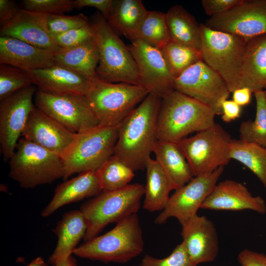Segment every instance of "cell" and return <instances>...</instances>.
<instances>
[{"mask_svg":"<svg viewBox=\"0 0 266 266\" xmlns=\"http://www.w3.org/2000/svg\"><path fill=\"white\" fill-rule=\"evenodd\" d=\"M134 170L113 155L96 171L102 192L117 190L129 185Z\"/></svg>","mask_w":266,"mask_h":266,"instance_id":"1f68e13d","label":"cell"},{"mask_svg":"<svg viewBox=\"0 0 266 266\" xmlns=\"http://www.w3.org/2000/svg\"><path fill=\"white\" fill-rule=\"evenodd\" d=\"M161 51L175 79L189 67L202 61L200 50L170 40Z\"/></svg>","mask_w":266,"mask_h":266,"instance_id":"d6a6232c","label":"cell"},{"mask_svg":"<svg viewBox=\"0 0 266 266\" xmlns=\"http://www.w3.org/2000/svg\"><path fill=\"white\" fill-rule=\"evenodd\" d=\"M161 98L149 93L119 125L113 155L133 170L145 168L157 138Z\"/></svg>","mask_w":266,"mask_h":266,"instance_id":"6da1fadb","label":"cell"},{"mask_svg":"<svg viewBox=\"0 0 266 266\" xmlns=\"http://www.w3.org/2000/svg\"><path fill=\"white\" fill-rule=\"evenodd\" d=\"M147 10L141 0H113L106 19L117 34L132 42L137 39L139 27Z\"/></svg>","mask_w":266,"mask_h":266,"instance_id":"4316f807","label":"cell"},{"mask_svg":"<svg viewBox=\"0 0 266 266\" xmlns=\"http://www.w3.org/2000/svg\"><path fill=\"white\" fill-rule=\"evenodd\" d=\"M137 39L161 50L170 41L165 13L147 10L139 27Z\"/></svg>","mask_w":266,"mask_h":266,"instance_id":"836d02e7","label":"cell"},{"mask_svg":"<svg viewBox=\"0 0 266 266\" xmlns=\"http://www.w3.org/2000/svg\"><path fill=\"white\" fill-rule=\"evenodd\" d=\"M55 266H78L75 259L72 256Z\"/></svg>","mask_w":266,"mask_h":266,"instance_id":"7dc6e473","label":"cell"},{"mask_svg":"<svg viewBox=\"0 0 266 266\" xmlns=\"http://www.w3.org/2000/svg\"><path fill=\"white\" fill-rule=\"evenodd\" d=\"M9 164V177L25 189L50 184L64 176L60 155L22 137L17 142Z\"/></svg>","mask_w":266,"mask_h":266,"instance_id":"8992f818","label":"cell"},{"mask_svg":"<svg viewBox=\"0 0 266 266\" xmlns=\"http://www.w3.org/2000/svg\"><path fill=\"white\" fill-rule=\"evenodd\" d=\"M202 60L225 81L231 93L239 88L247 41L236 35L200 25Z\"/></svg>","mask_w":266,"mask_h":266,"instance_id":"9c48e42d","label":"cell"},{"mask_svg":"<svg viewBox=\"0 0 266 266\" xmlns=\"http://www.w3.org/2000/svg\"><path fill=\"white\" fill-rule=\"evenodd\" d=\"M88 228L87 221L80 210L65 213L54 230L58 241L49 259L53 266L71 256L77 245L84 237Z\"/></svg>","mask_w":266,"mask_h":266,"instance_id":"cb8c5ba5","label":"cell"},{"mask_svg":"<svg viewBox=\"0 0 266 266\" xmlns=\"http://www.w3.org/2000/svg\"><path fill=\"white\" fill-rule=\"evenodd\" d=\"M200 208L229 211L250 210L263 214L266 212V203L263 198L253 196L241 183L228 179L216 184Z\"/></svg>","mask_w":266,"mask_h":266,"instance_id":"ffe728a7","label":"cell"},{"mask_svg":"<svg viewBox=\"0 0 266 266\" xmlns=\"http://www.w3.org/2000/svg\"><path fill=\"white\" fill-rule=\"evenodd\" d=\"M88 18L83 13L68 16L64 14H48L47 25L52 36L90 24Z\"/></svg>","mask_w":266,"mask_h":266,"instance_id":"8d00e7d4","label":"cell"},{"mask_svg":"<svg viewBox=\"0 0 266 266\" xmlns=\"http://www.w3.org/2000/svg\"><path fill=\"white\" fill-rule=\"evenodd\" d=\"M165 14L170 40L200 50V25L194 16L179 5L171 6Z\"/></svg>","mask_w":266,"mask_h":266,"instance_id":"f1b7e54d","label":"cell"},{"mask_svg":"<svg viewBox=\"0 0 266 266\" xmlns=\"http://www.w3.org/2000/svg\"><path fill=\"white\" fill-rule=\"evenodd\" d=\"M52 36L55 44L62 49L78 46L93 38L90 23L86 26Z\"/></svg>","mask_w":266,"mask_h":266,"instance_id":"ab89813d","label":"cell"},{"mask_svg":"<svg viewBox=\"0 0 266 266\" xmlns=\"http://www.w3.org/2000/svg\"><path fill=\"white\" fill-rule=\"evenodd\" d=\"M128 47L136 64L140 85L161 99L174 90L171 74L160 50L136 39Z\"/></svg>","mask_w":266,"mask_h":266,"instance_id":"2e32d148","label":"cell"},{"mask_svg":"<svg viewBox=\"0 0 266 266\" xmlns=\"http://www.w3.org/2000/svg\"><path fill=\"white\" fill-rule=\"evenodd\" d=\"M181 225L182 242L192 262L198 266L214 261L219 252V240L213 223L197 214Z\"/></svg>","mask_w":266,"mask_h":266,"instance_id":"e0dca14e","label":"cell"},{"mask_svg":"<svg viewBox=\"0 0 266 266\" xmlns=\"http://www.w3.org/2000/svg\"><path fill=\"white\" fill-rule=\"evenodd\" d=\"M243 0H202L205 13L210 17L223 13L239 4Z\"/></svg>","mask_w":266,"mask_h":266,"instance_id":"60d3db41","label":"cell"},{"mask_svg":"<svg viewBox=\"0 0 266 266\" xmlns=\"http://www.w3.org/2000/svg\"><path fill=\"white\" fill-rule=\"evenodd\" d=\"M230 158L248 168L266 188V148L255 143L233 139Z\"/></svg>","mask_w":266,"mask_h":266,"instance_id":"4dcf8cb0","label":"cell"},{"mask_svg":"<svg viewBox=\"0 0 266 266\" xmlns=\"http://www.w3.org/2000/svg\"><path fill=\"white\" fill-rule=\"evenodd\" d=\"M113 0H75L74 8H81L91 7L98 9L106 19L109 12Z\"/></svg>","mask_w":266,"mask_h":266,"instance_id":"7bdbcfd3","label":"cell"},{"mask_svg":"<svg viewBox=\"0 0 266 266\" xmlns=\"http://www.w3.org/2000/svg\"><path fill=\"white\" fill-rule=\"evenodd\" d=\"M20 10L18 5L14 1L0 0V26L13 18Z\"/></svg>","mask_w":266,"mask_h":266,"instance_id":"ee69618b","label":"cell"},{"mask_svg":"<svg viewBox=\"0 0 266 266\" xmlns=\"http://www.w3.org/2000/svg\"><path fill=\"white\" fill-rule=\"evenodd\" d=\"M149 94L140 85L110 83L98 79L92 83L86 96L99 125L116 127Z\"/></svg>","mask_w":266,"mask_h":266,"instance_id":"ba28073f","label":"cell"},{"mask_svg":"<svg viewBox=\"0 0 266 266\" xmlns=\"http://www.w3.org/2000/svg\"><path fill=\"white\" fill-rule=\"evenodd\" d=\"M90 22L100 55L98 78L110 83L140 85L137 66L128 46L100 12L94 14Z\"/></svg>","mask_w":266,"mask_h":266,"instance_id":"3957f363","label":"cell"},{"mask_svg":"<svg viewBox=\"0 0 266 266\" xmlns=\"http://www.w3.org/2000/svg\"><path fill=\"white\" fill-rule=\"evenodd\" d=\"M145 169L146 181L144 187L143 208L149 212L162 211L169 200L172 187L156 159L150 158Z\"/></svg>","mask_w":266,"mask_h":266,"instance_id":"f546056e","label":"cell"},{"mask_svg":"<svg viewBox=\"0 0 266 266\" xmlns=\"http://www.w3.org/2000/svg\"><path fill=\"white\" fill-rule=\"evenodd\" d=\"M153 153L172 190L183 186L194 177L189 164L176 143L158 140Z\"/></svg>","mask_w":266,"mask_h":266,"instance_id":"484cf974","label":"cell"},{"mask_svg":"<svg viewBox=\"0 0 266 266\" xmlns=\"http://www.w3.org/2000/svg\"><path fill=\"white\" fill-rule=\"evenodd\" d=\"M240 266H266V255L253 250L244 249L237 257Z\"/></svg>","mask_w":266,"mask_h":266,"instance_id":"b9f144b4","label":"cell"},{"mask_svg":"<svg viewBox=\"0 0 266 266\" xmlns=\"http://www.w3.org/2000/svg\"><path fill=\"white\" fill-rule=\"evenodd\" d=\"M75 134L35 106L21 136L60 155L72 142Z\"/></svg>","mask_w":266,"mask_h":266,"instance_id":"d6986e66","label":"cell"},{"mask_svg":"<svg viewBox=\"0 0 266 266\" xmlns=\"http://www.w3.org/2000/svg\"><path fill=\"white\" fill-rule=\"evenodd\" d=\"M24 9L47 14H60L71 10L74 7L72 0H24Z\"/></svg>","mask_w":266,"mask_h":266,"instance_id":"f35d334b","label":"cell"},{"mask_svg":"<svg viewBox=\"0 0 266 266\" xmlns=\"http://www.w3.org/2000/svg\"><path fill=\"white\" fill-rule=\"evenodd\" d=\"M143 249L142 231L135 213L117 222L105 233L85 241L73 254L104 263L123 264L137 257Z\"/></svg>","mask_w":266,"mask_h":266,"instance_id":"277c9868","label":"cell"},{"mask_svg":"<svg viewBox=\"0 0 266 266\" xmlns=\"http://www.w3.org/2000/svg\"><path fill=\"white\" fill-rule=\"evenodd\" d=\"M54 53L18 39L0 37V64L19 68L25 72L42 69L56 64Z\"/></svg>","mask_w":266,"mask_h":266,"instance_id":"7402d4cb","label":"cell"},{"mask_svg":"<svg viewBox=\"0 0 266 266\" xmlns=\"http://www.w3.org/2000/svg\"><path fill=\"white\" fill-rule=\"evenodd\" d=\"M37 90L33 85L0 101V146L5 161L9 160L14 153L29 117L35 106L33 101Z\"/></svg>","mask_w":266,"mask_h":266,"instance_id":"4fadbf2b","label":"cell"},{"mask_svg":"<svg viewBox=\"0 0 266 266\" xmlns=\"http://www.w3.org/2000/svg\"><path fill=\"white\" fill-rule=\"evenodd\" d=\"M139 266H197L190 259L182 242L177 245L168 256L163 259L148 255L142 259Z\"/></svg>","mask_w":266,"mask_h":266,"instance_id":"74e56055","label":"cell"},{"mask_svg":"<svg viewBox=\"0 0 266 266\" xmlns=\"http://www.w3.org/2000/svg\"><path fill=\"white\" fill-rule=\"evenodd\" d=\"M102 192L96 171H89L59 184L52 199L42 210L41 215L47 217L64 205L95 197Z\"/></svg>","mask_w":266,"mask_h":266,"instance_id":"603a6c76","label":"cell"},{"mask_svg":"<svg viewBox=\"0 0 266 266\" xmlns=\"http://www.w3.org/2000/svg\"><path fill=\"white\" fill-rule=\"evenodd\" d=\"M233 138L218 124L176 142L186 158L194 177L211 173L231 160Z\"/></svg>","mask_w":266,"mask_h":266,"instance_id":"30bf717a","label":"cell"},{"mask_svg":"<svg viewBox=\"0 0 266 266\" xmlns=\"http://www.w3.org/2000/svg\"><path fill=\"white\" fill-rule=\"evenodd\" d=\"M241 107L233 100H226L222 104V119L228 123L238 118L241 114Z\"/></svg>","mask_w":266,"mask_h":266,"instance_id":"f6af8a7d","label":"cell"},{"mask_svg":"<svg viewBox=\"0 0 266 266\" xmlns=\"http://www.w3.org/2000/svg\"><path fill=\"white\" fill-rule=\"evenodd\" d=\"M224 169V166H221L211 173L195 176L188 183L175 190L165 208L155 219V223L163 224L173 217L182 224L197 215L217 184Z\"/></svg>","mask_w":266,"mask_h":266,"instance_id":"5bb4252c","label":"cell"},{"mask_svg":"<svg viewBox=\"0 0 266 266\" xmlns=\"http://www.w3.org/2000/svg\"><path fill=\"white\" fill-rule=\"evenodd\" d=\"M205 25L240 36L247 42L266 34V0H243L227 11L210 17Z\"/></svg>","mask_w":266,"mask_h":266,"instance_id":"9a60e30c","label":"cell"},{"mask_svg":"<svg viewBox=\"0 0 266 266\" xmlns=\"http://www.w3.org/2000/svg\"><path fill=\"white\" fill-rule=\"evenodd\" d=\"M47 16V14L20 9L13 18L0 26V36L15 38L56 53L61 48L49 32Z\"/></svg>","mask_w":266,"mask_h":266,"instance_id":"ac0fdd59","label":"cell"},{"mask_svg":"<svg viewBox=\"0 0 266 266\" xmlns=\"http://www.w3.org/2000/svg\"><path fill=\"white\" fill-rule=\"evenodd\" d=\"M35 106L70 132L77 133L99 125L86 95H55L37 90Z\"/></svg>","mask_w":266,"mask_h":266,"instance_id":"8fae6325","label":"cell"},{"mask_svg":"<svg viewBox=\"0 0 266 266\" xmlns=\"http://www.w3.org/2000/svg\"><path fill=\"white\" fill-rule=\"evenodd\" d=\"M26 72L38 90L51 94L86 95L92 83L83 75L58 64Z\"/></svg>","mask_w":266,"mask_h":266,"instance_id":"44dd1931","label":"cell"},{"mask_svg":"<svg viewBox=\"0 0 266 266\" xmlns=\"http://www.w3.org/2000/svg\"><path fill=\"white\" fill-rule=\"evenodd\" d=\"M253 92L248 88H239L234 90L233 93V100L241 107L248 104Z\"/></svg>","mask_w":266,"mask_h":266,"instance_id":"bcb514c9","label":"cell"},{"mask_svg":"<svg viewBox=\"0 0 266 266\" xmlns=\"http://www.w3.org/2000/svg\"><path fill=\"white\" fill-rule=\"evenodd\" d=\"M143 196L144 187L134 183L117 190L102 192L84 203L80 210L88 224L85 242L97 236L109 224L136 213Z\"/></svg>","mask_w":266,"mask_h":266,"instance_id":"52a82bcc","label":"cell"},{"mask_svg":"<svg viewBox=\"0 0 266 266\" xmlns=\"http://www.w3.org/2000/svg\"><path fill=\"white\" fill-rule=\"evenodd\" d=\"M28 266H47L42 257H37L33 260Z\"/></svg>","mask_w":266,"mask_h":266,"instance_id":"c3c4849f","label":"cell"},{"mask_svg":"<svg viewBox=\"0 0 266 266\" xmlns=\"http://www.w3.org/2000/svg\"><path fill=\"white\" fill-rule=\"evenodd\" d=\"M215 115L208 106L174 90L161 99L158 140L177 142L191 133L213 126Z\"/></svg>","mask_w":266,"mask_h":266,"instance_id":"7a4b0ae2","label":"cell"},{"mask_svg":"<svg viewBox=\"0 0 266 266\" xmlns=\"http://www.w3.org/2000/svg\"><path fill=\"white\" fill-rule=\"evenodd\" d=\"M119 126L99 125L76 133L60 155L64 165V180L75 173L97 171L111 156L118 136Z\"/></svg>","mask_w":266,"mask_h":266,"instance_id":"5b68a950","label":"cell"},{"mask_svg":"<svg viewBox=\"0 0 266 266\" xmlns=\"http://www.w3.org/2000/svg\"><path fill=\"white\" fill-rule=\"evenodd\" d=\"M264 92H265V97H266V89H265L264 90Z\"/></svg>","mask_w":266,"mask_h":266,"instance_id":"681fc988","label":"cell"},{"mask_svg":"<svg viewBox=\"0 0 266 266\" xmlns=\"http://www.w3.org/2000/svg\"><path fill=\"white\" fill-rule=\"evenodd\" d=\"M256 103L254 120L243 121L239 127L241 140L257 144L266 148V99L264 90L254 92Z\"/></svg>","mask_w":266,"mask_h":266,"instance_id":"e575fe53","label":"cell"},{"mask_svg":"<svg viewBox=\"0 0 266 266\" xmlns=\"http://www.w3.org/2000/svg\"><path fill=\"white\" fill-rule=\"evenodd\" d=\"M253 93L266 89V34L247 41L243 57L239 88Z\"/></svg>","mask_w":266,"mask_h":266,"instance_id":"d4e9b609","label":"cell"},{"mask_svg":"<svg viewBox=\"0 0 266 266\" xmlns=\"http://www.w3.org/2000/svg\"><path fill=\"white\" fill-rule=\"evenodd\" d=\"M174 90L208 106L216 115H222V104L231 93L221 76L202 61L175 79Z\"/></svg>","mask_w":266,"mask_h":266,"instance_id":"7c38bea8","label":"cell"},{"mask_svg":"<svg viewBox=\"0 0 266 266\" xmlns=\"http://www.w3.org/2000/svg\"><path fill=\"white\" fill-rule=\"evenodd\" d=\"M54 57L56 64L76 72L91 82L99 79L97 70L100 55L93 38L72 48H61L54 53Z\"/></svg>","mask_w":266,"mask_h":266,"instance_id":"83f0119b","label":"cell"},{"mask_svg":"<svg viewBox=\"0 0 266 266\" xmlns=\"http://www.w3.org/2000/svg\"><path fill=\"white\" fill-rule=\"evenodd\" d=\"M33 85L28 73L22 69L0 64V101L17 91Z\"/></svg>","mask_w":266,"mask_h":266,"instance_id":"d590c367","label":"cell"}]
</instances>
